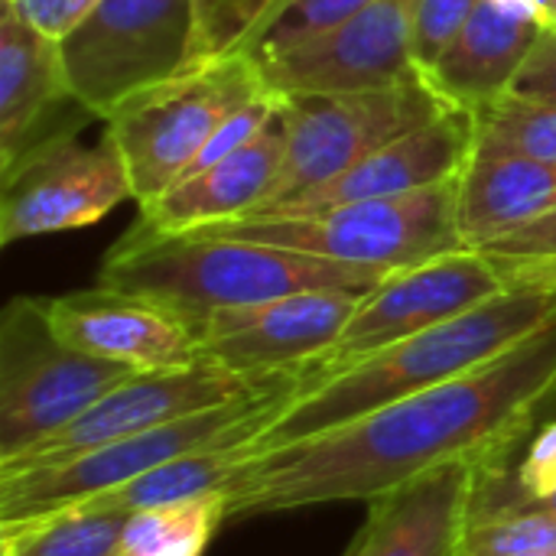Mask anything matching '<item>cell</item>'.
I'll list each match as a JSON object with an SVG mask.
<instances>
[{"label":"cell","mask_w":556,"mask_h":556,"mask_svg":"<svg viewBox=\"0 0 556 556\" xmlns=\"http://www.w3.org/2000/svg\"><path fill=\"white\" fill-rule=\"evenodd\" d=\"M3 3L52 42L72 36L85 23V16L98 7V0H3Z\"/></svg>","instance_id":"obj_30"},{"label":"cell","mask_w":556,"mask_h":556,"mask_svg":"<svg viewBox=\"0 0 556 556\" xmlns=\"http://www.w3.org/2000/svg\"><path fill=\"white\" fill-rule=\"evenodd\" d=\"M498 3L515 10V13H521V16H531L538 23L547 20V7H551V0H498Z\"/></svg>","instance_id":"obj_34"},{"label":"cell","mask_w":556,"mask_h":556,"mask_svg":"<svg viewBox=\"0 0 556 556\" xmlns=\"http://www.w3.org/2000/svg\"><path fill=\"white\" fill-rule=\"evenodd\" d=\"M257 456L254 446H225V450H202L192 456H179L173 463H163L160 469L114 489L104 492L91 502H81L75 508H88V511H108V515H137L147 508H163V505H176L186 498H199L208 492H225L231 476L251 459Z\"/></svg>","instance_id":"obj_22"},{"label":"cell","mask_w":556,"mask_h":556,"mask_svg":"<svg viewBox=\"0 0 556 556\" xmlns=\"http://www.w3.org/2000/svg\"><path fill=\"white\" fill-rule=\"evenodd\" d=\"M556 417V316L498 358L345 427L251 456L228 482V521L375 502L446 466L518 459Z\"/></svg>","instance_id":"obj_1"},{"label":"cell","mask_w":556,"mask_h":556,"mask_svg":"<svg viewBox=\"0 0 556 556\" xmlns=\"http://www.w3.org/2000/svg\"><path fill=\"white\" fill-rule=\"evenodd\" d=\"M199 231L274 244L388 274L466 248L456 228V179L394 199L345 202L303 215L261 212Z\"/></svg>","instance_id":"obj_5"},{"label":"cell","mask_w":556,"mask_h":556,"mask_svg":"<svg viewBox=\"0 0 556 556\" xmlns=\"http://www.w3.org/2000/svg\"><path fill=\"white\" fill-rule=\"evenodd\" d=\"M479 0H414L410 20V49L420 75L446 52V46L459 36V29L476 13Z\"/></svg>","instance_id":"obj_29"},{"label":"cell","mask_w":556,"mask_h":556,"mask_svg":"<svg viewBox=\"0 0 556 556\" xmlns=\"http://www.w3.org/2000/svg\"><path fill=\"white\" fill-rule=\"evenodd\" d=\"M492 261H531V257H556V199L547 212H541L534 222L521 225L518 231L492 241L482 248Z\"/></svg>","instance_id":"obj_31"},{"label":"cell","mask_w":556,"mask_h":556,"mask_svg":"<svg viewBox=\"0 0 556 556\" xmlns=\"http://www.w3.org/2000/svg\"><path fill=\"white\" fill-rule=\"evenodd\" d=\"M72 94L111 121L130 98L192 68L189 0H98L59 42Z\"/></svg>","instance_id":"obj_9"},{"label":"cell","mask_w":556,"mask_h":556,"mask_svg":"<svg viewBox=\"0 0 556 556\" xmlns=\"http://www.w3.org/2000/svg\"><path fill=\"white\" fill-rule=\"evenodd\" d=\"M371 3L375 0H280L241 55H248L251 62L274 59L280 52H290V49L342 26L345 20L358 16Z\"/></svg>","instance_id":"obj_26"},{"label":"cell","mask_w":556,"mask_h":556,"mask_svg":"<svg viewBox=\"0 0 556 556\" xmlns=\"http://www.w3.org/2000/svg\"><path fill=\"white\" fill-rule=\"evenodd\" d=\"M52 329L94 358L130 371H176L202 362L195 329L166 306L94 283L62 296H42Z\"/></svg>","instance_id":"obj_16"},{"label":"cell","mask_w":556,"mask_h":556,"mask_svg":"<svg viewBox=\"0 0 556 556\" xmlns=\"http://www.w3.org/2000/svg\"><path fill=\"white\" fill-rule=\"evenodd\" d=\"M456 556H556V515L521 511L469 525Z\"/></svg>","instance_id":"obj_28"},{"label":"cell","mask_w":556,"mask_h":556,"mask_svg":"<svg viewBox=\"0 0 556 556\" xmlns=\"http://www.w3.org/2000/svg\"><path fill=\"white\" fill-rule=\"evenodd\" d=\"M225 521V492L147 508L127 518L114 556H205Z\"/></svg>","instance_id":"obj_23"},{"label":"cell","mask_w":556,"mask_h":556,"mask_svg":"<svg viewBox=\"0 0 556 556\" xmlns=\"http://www.w3.org/2000/svg\"><path fill=\"white\" fill-rule=\"evenodd\" d=\"M554 316L556 293L508 287L498 296L433 329L401 339L336 375L300 388L280 410V417L251 446L261 456L267 450L345 427L410 394L446 384L498 358Z\"/></svg>","instance_id":"obj_2"},{"label":"cell","mask_w":556,"mask_h":556,"mask_svg":"<svg viewBox=\"0 0 556 556\" xmlns=\"http://www.w3.org/2000/svg\"><path fill=\"white\" fill-rule=\"evenodd\" d=\"M127 518L62 508L42 518L0 525V556H114Z\"/></svg>","instance_id":"obj_24"},{"label":"cell","mask_w":556,"mask_h":556,"mask_svg":"<svg viewBox=\"0 0 556 556\" xmlns=\"http://www.w3.org/2000/svg\"><path fill=\"white\" fill-rule=\"evenodd\" d=\"M472 130L556 169V104L508 91L472 111Z\"/></svg>","instance_id":"obj_25"},{"label":"cell","mask_w":556,"mask_h":556,"mask_svg":"<svg viewBox=\"0 0 556 556\" xmlns=\"http://www.w3.org/2000/svg\"><path fill=\"white\" fill-rule=\"evenodd\" d=\"M130 375L68 345L42 296H13L0 313V466L75 424Z\"/></svg>","instance_id":"obj_6"},{"label":"cell","mask_w":556,"mask_h":556,"mask_svg":"<svg viewBox=\"0 0 556 556\" xmlns=\"http://www.w3.org/2000/svg\"><path fill=\"white\" fill-rule=\"evenodd\" d=\"M511 91L534 98V101H544V104H556V29L544 26L528 62L521 65Z\"/></svg>","instance_id":"obj_32"},{"label":"cell","mask_w":556,"mask_h":556,"mask_svg":"<svg viewBox=\"0 0 556 556\" xmlns=\"http://www.w3.org/2000/svg\"><path fill=\"white\" fill-rule=\"evenodd\" d=\"M300 384H303L300 375L254 378V375H241L205 358L199 365L176 368V371H137L127 381H121L114 391H108L98 404H91L75 424L52 433L49 440H42L20 459L0 466V472L62 463L88 450L169 427L176 420H186L192 414H202L231 401H251V397H264V394L300 388Z\"/></svg>","instance_id":"obj_10"},{"label":"cell","mask_w":556,"mask_h":556,"mask_svg":"<svg viewBox=\"0 0 556 556\" xmlns=\"http://www.w3.org/2000/svg\"><path fill=\"white\" fill-rule=\"evenodd\" d=\"M508 287L525 290H551L556 293V257H531V261H495Z\"/></svg>","instance_id":"obj_33"},{"label":"cell","mask_w":556,"mask_h":556,"mask_svg":"<svg viewBox=\"0 0 556 556\" xmlns=\"http://www.w3.org/2000/svg\"><path fill=\"white\" fill-rule=\"evenodd\" d=\"M541 33L544 23L508 10L498 0H479L469 23L424 78L453 111L472 114L511 91Z\"/></svg>","instance_id":"obj_21"},{"label":"cell","mask_w":556,"mask_h":556,"mask_svg":"<svg viewBox=\"0 0 556 556\" xmlns=\"http://www.w3.org/2000/svg\"><path fill=\"white\" fill-rule=\"evenodd\" d=\"M280 163H283V134L280 124H274L238 153L173 182L169 189L143 202L137 228L199 231V228L248 218L267 205L274 182L280 176Z\"/></svg>","instance_id":"obj_19"},{"label":"cell","mask_w":556,"mask_h":556,"mask_svg":"<svg viewBox=\"0 0 556 556\" xmlns=\"http://www.w3.org/2000/svg\"><path fill=\"white\" fill-rule=\"evenodd\" d=\"M0 244L88 228L134 199L121 147L104 134L94 143L52 140L0 179Z\"/></svg>","instance_id":"obj_12"},{"label":"cell","mask_w":556,"mask_h":556,"mask_svg":"<svg viewBox=\"0 0 556 556\" xmlns=\"http://www.w3.org/2000/svg\"><path fill=\"white\" fill-rule=\"evenodd\" d=\"M94 114L72 94L59 42L0 0V179Z\"/></svg>","instance_id":"obj_15"},{"label":"cell","mask_w":556,"mask_h":556,"mask_svg":"<svg viewBox=\"0 0 556 556\" xmlns=\"http://www.w3.org/2000/svg\"><path fill=\"white\" fill-rule=\"evenodd\" d=\"M554 199V166L472 130V147L456 176V228L466 248L482 251L485 244L518 231L547 212Z\"/></svg>","instance_id":"obj_20"},{"label":"cell","mask_w":556,"mask_h":556,"mask_svg":"<svg viewBox=\"0 0 556 556\" xmlns=\"http://www.w3.org/2000/svg\"><path fill=\"white\" fill-rule=\"evenodd\" d=\"M264 91L267 85L257 65L248 55H231L212 65H192L130 98L104 127L127 163L134 202L143 205L169 189L215 130Z\"/></svg>","instance_id":"obj_7"},{"label":"cell","mask_w":556,"mask_h":556,"mask_svg":"<svg viewBox=\"0 0 556 556\" xmlns=\"http://www.w3.org/2000/svg\"><path fill=\"white\" fill-rule=\"evenodd\" d=\"M358 300L362 290H303L212 313L192 329L205 362L254 378H303L336 349Z\"/></svg>","instance_id":"obj_13"},{"label":"cell","mask_w":556,"mask_h":556,"mask_svg":"<svg viewBox=\"0 0 556 556\" xmlns=\"http://www.w3.org/2000/svg\"><path fill=\"white\" fill-rule=\"evenodd\" d=\"M410 20L414 0H375L342 26L254 65L277 98L404 85L424 78L410 49Z\"/></svg>","instance_id":"obj_14"},{"label":"cell","mask_w":556,"mask_h":556,"mask_svg":"<svg viewBox=\"0 0 556 556\" xmlns=\"http://www.w3.org/2000/svg\"><path fill=\"white\" fill-rule=\"evenodd\" d=\"M544 26H547V29H556V0H551V7H547V20H544Z\"/></svg>","instance_id":"obj_36"},{"label":"cell","mask_w":556,"mask_h":556,"mask_svg":"<svg viewBox=\"0 0 556 556\" xmlns=\"http://www.w3.org/2000/svg\"><path fill=\"white\" fill-rule=\"evenodd\" d=\"M280 0H189L192 65L241 55Z\"/></svg>","instance_id":"obj_27"},{"label":"cell","mask_w":556,"mask_h":556,"mask_svg":"<svg viewBox=\"0 0 556 556\" xmlns=\"http://www.w3.org/2000/svg\"><path fill=\"white\" fill-rule=\"evenodd\" d=\"M502 290H508V283L498 264L472 248L433 257L407 270H394L378 287L362 293L336 349L303 375L300 388L336 375L401 339L433 329L498 296Z\"/></svg>","instance_id":"obj_11"},{"label":"cell","mask_w":556,"mask_h":556,"mask_svg":"<svg viewBox=\"0 0 556 556\" xmlns=\"http://www.w3.org/2000/svg\"><path fill=\"white\" fill-rule=\"evenodd\" d=\"M450 111L453 108L427 78L375 91L280 98L277 124L283 134V163L261 212L349 173L384 143L420 130Z\"/></svg>","instance_id":"obj_8"},{"label":"cell","mask_w":556,"mask_h":556,"mask_svg":"<svg viewBox=\"0 0 556 556\" xmlns=\"http://www.w3.org/2000/svg\"><path fill=\"white\" fill-rule=\"evenodd\" d=\"M388 270L228 238L215 231L130 228L101 261L98 283L166 306L189 326L199 319L280 300L303 290H371Z\"/></svg>","instance_id":"obj_3"},{"label":"cell","mask_w":556,"mask_h":556,"mask_svg":"<svg viewBox=\"0 0 556 556\" xmlns=\"http://www.w3.org/2000/svg\"><path fill=\"white\" fill-rule=\"evenodd\" d=\"M469 147H472V114L450 111L437 117L433 124L384 143L381 150L355 163L349 173L316 189H306L267 212L303 215V212H319V208H332L345 202L394 199V195L420 192L446 179H456L466 163Z\"/></svg>","instance_id":"obj_17"},{"label":"cell","mask_w":556,"mask_h":556,"mask_svg":"<svg viewBox=\"0 0 556 556\" xmlns=\"http://www.w3.org/2000/svg\"><path fill=\"white\" fill-rule=\"evenodd\" d=\"M521 511H551V515H556V492L538 498V502H531V505H525ZM521 511H515V515H521Z\"/></svg>","instance_id":"obj_35"},{"label":"cell","mask_w":556,"mask_h":556,"mask_svg":"<svg viewBox=\"0 0 556 556\" xmlns=\"http://www.w3.org/2000/svg\"><path fill=\"white\" fill-rule=\"evenodd\" d=\"M476 469L446 466L375 502L345 556H456L469 528Z\"/></svg>","instance_id":"obj_18"},{"label":"cell","mask_w":556,"mask_h":556,"mask_svg":"<svg viewBox=\"0 0 556 556\" xmlns=\"http://www.w3.org/2000/svg\"><path fill=\"white\" fill-rule=\"evenodd\" d=\"M296 391L300 388H283L264 397L231 401L192 414L186 420H176L169 427L88 450L62 463L0 472V525L75 508L179 456H192L202 450L248 446L280 417V410L290 404Z\"/></svg>","instance_id":"obj_4"}]
</instances>
